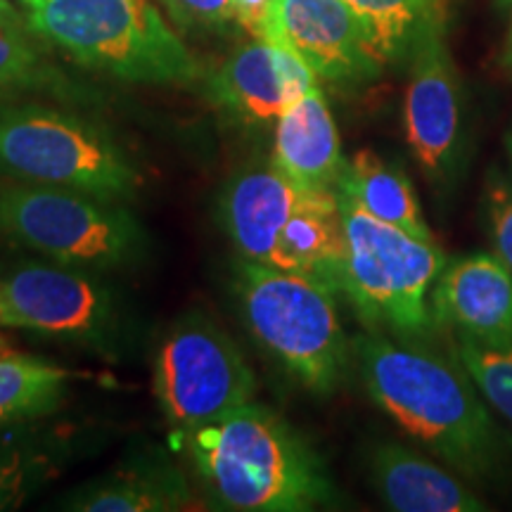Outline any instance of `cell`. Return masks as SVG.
Here are the masks:
<instances>
[{"label":"cell","mask_w":512,"mask_h":512,"mask_svg":"<svg viewBox=\"0 0 512 512\" xmlns=\"http://www.w3.org/2000/svg\"><path fill=\"white\" fill-rule=\"evenodd\" d=\"M351 349L368 396L403 432L472 482L508 475L512 434L498 425L456 356L373 330Z\"/></svg>","instance_id":"1"},{"label":"cell","mask_w":512,"mask_h":512,"mask_svg":"<svg viewBox=\"0 0 512 512\" xmlns=\"http://www.w3.org/2000/svg\"><path fill=\"white\" fill-rule=\"evenodd\" d=\"M183 439L204 491L223 510L304 512L335 501L316 448L264 403L249 401Z\"/></svg>","instance_id":"2"},{"label":"cell","mask_w":512,"mask_h":512,"mask_svg":"<svg viewBox=\"0 0 512 512\" xmlns=\"http://www.w3.org/2000/svg\"><path fill=\"white\" fill-rule=\"evenodd\" d=\"M34 36L136 83H192L200 64L152 0H19Z\"/></svg>","instance_id":"3"},{"label":"cell","mask_w":512,"mask_h":512,"mask_svg":"<svg viewBox=\"0 0 512 512\" xmlns=\"http://www.w3.org/2000/svg\"><path fill=\"white\" fill-rule=\"evenodd\" d=\"M339 197L347 235L342 292L368 330L399 342L427 344L441 328L432 292L448 264L434 240L377 221Z\"/></svg>","instance_id":"4"},{"label":"cell","mask_w":512,"mask_h":512,"mask_svg":"<svg viewBox=\"0 0 512 512\" xmlns=\"http://www.w3.org/2000/svg\"><path fill=\"white\" fill-rule=\"evenodd\" d=\"M235 294L249 332L294 382L316 396L337 392L354 349L344 335L332 287L240 259Z\"/></svg>","instance_id":"5"},{"label":"cell","mask_w":512,"mask_h":512,"mask_svg":"<svg viewBox=\"0 0 512 512\" xmlns=\"http://www.w3.org/2000/svg\"><path fill=\"white\" fill-rule=\"evenodd\" d=\"M0 171L110 202L126 200L143 183L124 147L102 128L41 105L0 107Z\"/></svg>","instance_id":"6"},{"label":"cell","mask_w":512,"mask_h":512,"mask_svg":"<svg viewBox=\"0 0 512 512\" xmlns=\"http://www.w3.org/2000/svg\"><path fill=\"white\" fill-rule=\"evenodd\" d=\"M0 230L64 266L110 271L147 252V233L119 202L27 183L0 192Z\"/></svg>","instance_id":"7"},{"label":"cell","mask_w":512,"mask_h":512,"mask_svg":"<svg viewBox=\"0 0 512 512\" xmlns=\"http://www.w3.org/2000/svg\"><path fill=\"white\" fill-rule=\"evenodd\" d=\"M256 375L238 344L202 313L183 316L155 358V396L185 437L254 401Z\"/></svg>","instance_id":"8"},{"label":"cell","mask_w":512,"mask_h":512,"mask_svg":"<svg viewBox=\"0 0 512 512\" xmlns=\"http://www.w3.org/2000/svg\"><path fill=\"white\" fill-rule=\"evenodd\" d=\"M3 325L83 344H110L117 328L112 294L83 268L22 261L0 278Z\"/></svg>","instance_id":"9"},{"label":"cell","mask_w":512,"mask_h":512,"mask_svg":"<svg viewBox=\"0 0 512 512\" xmlns=\"http://www.w3.org/2000/svg\"><path fill=\"white\" fill-rule=\"evenodd\" d=\"M413 69L406 91V138L420 169L432 183L456 174L463 150L460 93L441 19H430L411 50Z\"/></svg>","instance_id":"10"},{"label":"cell","mask_w":512,"mask_h":512,"mask_svg":"<svg viewBox=\"0 0 512 512\" xmlns=\"http://www.w3.org/2000/svg\"><path fill=\"white\" fill-rule=\"evenodd\" d=\"M261 38L290 48L325 81H363L382 67L344 0H275Z\"/></svg>","instance_id":"11"},{"label":"cell","mask_w":512,"mask_h":512,"mask_svg":"<svg viewBox=\"0 0 512 512\" xmlns=\"http://www.w3.org/2000/svg\"><path fill=\"white\" fill-rule=\"evenodd\" d=\"M316 86L318 76L302 57L280 43L254 38L209 76L207 93L238 124L268 126Z\"/></svg>","instance_id":"12"},{"label":"cell","mask_w":512,"mask_h":512,"mask_svg":"<svg viewBox=\"0 0 512 512\" xmlns=\"http://www.w3.org/2000/svg\"><path fill=\"white\" fill-rule=\"evenodd\" d=\"M441 328L496 349H512V271L496 252L448 261L432 292Z\"/></svg>","instance_id":"13"},{"label":"cell","mask_w":512,"mask_h":512,"mask_svg":"<svg viewBox=\"0 0 512 512\" xmlns=\"http://www.w3.org/2000/svg\"><path fill=\"white\" fill-rule=\"evenodd\" d=\"M302 190L273 162L238 171L219 200V219L240 259L271 264L280 230L290 219Z\"/></svg>","instance_id":"14"},{"label":"cell","mask_w":512,"mask_h":512,"mask_svg":"<svg viewBox=\"0 0 512 512\" xmlns=\"http://www.w3.org/2000/svg\"><path fill=\"white\" fill-rule=\"evenodd\" d=\"M271 162L302 192L337 190L347 159L335 117L318 86L275 121Z\"/></svg>","instance_id":"15"},{"label":"cell","mask_w":512,"mask_h":512,"mask_svg":"<svg viewBox=\"0 0 512 512\" xmlns=\"http://www.w3.org/2000/svg\"><path fill=\"white\" fill-rule=\"evenodd\" d=\"M368 470L384 505L396 512L489 510L456 475L396 441H380L370 448Z\"/></svg>","instance_id":"16"},{"label":"cell","mask_w":512,"mask_h":512,"mask_svg":"<svg viewBox=\"0 0 512 512\" xmlns=\"http://www.w3.org/2000/svg\"><path fill=\"white\" fill-rule=\"evenodd\" d=\"M344 256L347 235L337 190L302 192L275 240L271 266L342 292Z\"/></svg>","instance_id":"17"},{"label":"cell","mask_w":512,"mask_h":512,"mask_svg":"<svg viewBox=\"0 0 512 512\" xmlns=\"http://www.w3.org/2000/svg\"><path fill=\"white\" fill-rule=\"evenodd\" d=\"M192 503L181 467L166 458H140L110 475L86 482L62 498L60 508L79 512H174Z\"/></svg>","instance_id":"18"},{"label":"cell","mask_w":512,"mask_h":512,"mask_svg":"<svg viewBox=\"0 0 512 512\" xmlns=\"http://www.w3.org/2000/svg\"><path fill=\"white\" fill-rule=\"evenodd\" d=\"M337 195L347 197L377 221L406 230L415 238L434 240L408 176L373 150H361L347 159Z\"/></svg>","instance_id":"19"},{"label":"cell","mask_w":512,"mask_h":512,"mask_svg":"<svg viewBox=\"0 0 512 512\" xmlns=\"http://www.w3.org/2000/svg\"><path fill=\"white\" fill-rule=\"evenodd\" d=\"M69 441L36 430H0V510H15L69 463Z\"/></svg>","instance_id":"20"},{"label":"cell","mask_w":512,"mask_h":512,"mask_svg":"<svg viewBox=\"0 0 512 512\" xmlns=\"http://www.w3.org/2000/svg\"><path fill=\"white\" fill-rule=\"evenodd\" d=\"M67 370L27 356L0 358V427L55 413L67 396Z\"/></svg>","instance_id":"21"},{"label":"cell","mask_w":512,"mask_h":512,"mask_svg":"<svg viewBox=\"0 0 512 512\" xmlns=\"http://www.w3.org/2000/svg\"><path fill=\"white\" fill-rule=\"evenodd\" d=\"M366 31L382 64L411 53L422 29L437 15L434 0H344Z\"/></svg>","instance_id":"22"},{"label":"cell","mask_w":512,"mask_h":512,"mask_svg":"<svg viewBox=\"0 0 512 512\" xmlns=\"http://www.w3.org/2000/svg\"><path fill=\"white\" fill-rule=\"evenodd\" d=\"M453 356L477 384L486 403L512 425V349H496L456 335Z\"/></svg>","instance_id":"23"},{"label":"cell","mask_w":512,"mask_h":512,"mask_svg":"<svg viewBox=\"0 0 512 512\" xmlns=\"http://www.w3.org/2000/svg\"><path fill=\"white\" fill-rule=\"evenodd\" d=\"M27 19L0 15V102L31 91L43 79L41 55L31 41Z\"/></svg>","instance_id":"24"},{"label":"cell","mask_w":512,"mask_h":512,"mask_svg":"<svg viewBox=\"0 0 512 512\" xmlns=\"http://www.w3.org/2000/svg\"><path fill=\"white\" fill-rule=\"evenodd\" d=\"M482 202L494 252L512 271V178L505 176L498 166H491L486 174Z\"/></svg>","instance_id":"25"},{"label":"cell","mask_w":512,"mask_h":512,"mask_svg":"<svg viewBox=\"0 0 512 512\" xmlns=\"http://www.w3.org/2000/svg\"><path fill=\"white\" fill-rule=\"evenodd\" d=\"M171 22L183 31H226L235 22L233 0H162Z\"/></svg>","instance_id":"26"},{"label":"cell","mask_w":512,"mask_h":512,"mask_svg":"<svg viewBox=\"0 0 512 512\" xmlns=\"http://www.w3.org/2000/svg\"><path fill=\"white\" fill-rule=\"evenodd\" d=\"M275 0H233L235 22L249 31L254 38L264 36L268 15H271Z\"/></svg>","instance_id":"27"},{"label":"cell","mask_w":512,"mask_h":512,"mask_svg":"<svg viewBox=\"0 0 512 512\" xmlns=\"http://www.w3.org/2000/svg\"><path fill=\"white\" fill-rule=\"evenodd\" d=\"M0 15H17V10L12 8L10 0H0Z\"/></svg>","instance_id":"28"},{"label":"cell","mask_w":512,"mask_h":512,"mask_svg":"<svg viewBox=\"0 0 512 512\" xmlns=\"http://www.w3.org/2000/svg\"><path fill=\"white\" fill-rule=\"evenodd\" d=\"M503 143H505V152H508V159H510V164H512V131L505 133Z\"/></svg>","instance_id":"29"},{"label":"cell","mask_w":512,"mask_h":512,"mask_svg":"<svg viewBox=\"0 0 512 512\" xmlns=\"http://www.w3.org/2000/svg\"><path fill=\"white\" fill-rule=\"evenodd\" d=\"M505 62H508V67H512V29L508 38V50H505Z\"/></svg>","instance_id":"30"},{"label":"cell","mask_w":512,"mask_h":512,"mask_svg":"<svg viewBox=\"0 0 512 512\" xmlns=\"http://www.w3.org/2000/svg\"><path fill=\"white\" fill-rule=\"evenodd\" d=\"M0 325H3V304H0Z\"/></svg>","instance_id":"31"},{"label":"cell","mask_w":512,"mask_h":512,"mask_svg":"<svg viewBox=\"0 0 512 512\" xmlns=\"http://www.w3.org/2000/svg\"><path fill=\"white\" fill-rule=\"evenodd\" d=\"M510 3H512V0H510Z\"/></svg>","instance_id":"32"}]
</instances>
